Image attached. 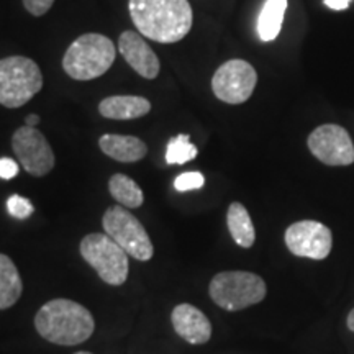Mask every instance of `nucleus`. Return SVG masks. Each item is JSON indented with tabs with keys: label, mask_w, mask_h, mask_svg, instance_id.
I'll use <instances>...</instances> for the list:
<instances>
[{
	"label": "nucleus",
	"mask_w": 354,
	"mask_h": 354,
	"mask_svg": "<svg viewBox=\"0 0 354 354\" xmlns=\"http://www.w3.org/2000/svg\"><path fill=\"white\" fill-rule=\"evenodd\" d=\"M115 55L112 39L100 33H86L71 43L63 57V69L76 81H92L112 68Z\"/></svg>",
	"instance_id": "obj_3"
},
{
	"label": "nucleus",
	"mask_w": 354,
	"mask_h": 354,
	"mask_svg": "<svg viewBox=\"0 0 354 354\" xmlns=\"http://www.w3.org/2000/svg\"><path fill=\"white\" fill-rule=\"evenodd\" d=\"M76 354H92V353H87V351H79V353H76Z\"/></svg>",
	"instance_id": "obj_28"
},
{
	"label": "nucleus",
	"mask_w": 354,
	"mask_h": 354,
	"mask_svg": "<svg viewBox=\"0 0 354 354\" xmlns=\"http://www.w3.org/2000/svg\"><path fill=\"white\" fill-rule=\"evenodd\" d=\"M308 149L326 166H349L354 162V146L343 127L322 125L310 133Z\"/></svg>",
	"instance_id": "obj_11"
},
{
	"label": "nucleus",
	"mask_w": 354,
	"mask_h": 354,
	"mask_svg": "<svg viewBox=\"0 0 354 354\" xmlns=\"http://www.w3.org/2000/svg\"><path fill=\"white\" fill-rule=\"evenodd\" d=\"M198 149L196 145L190 143L189 135H177L167 141L166 162L167 165H185V162L196 159Z\"/></svg>",
	"instance_id": "obj_20"
},
{
	"label": "nucleus",
	"mask_w": 354,
	"mask_h": 354,
	"mask_svg": "<svg viewBox=\"0 0 354 354\" xmlns=\"http://www.w3.org/2000/svg\"><path fill=\"white\" fill-rule=\"evenodd\" d=\"M19 174V165L10 158L0 159V179L10 180Z\"/></svg>",
	"instance_id": "obj_24"
},
{
	"label": "nucleus",
	"mask_w": 354,
	"mask_h": 354,
	"mask_svg": "<svg viewBox=\"0 0 354 354\" xmlns=\"http://www.w3.org/2000/svg\"><path fill=\"white\" fill-rule=\"evenodd\" d=\"M109 190L112 197L125 209H138L143 205V190L125 174H113L109 180Z\"/></svg>",
	"instance_id": "obj_19"
},
{
	"label": "nucleus",
	"mask_w": 354,
	"mask_h": 354,
	"mask_svg": "<svg viewBox=\"0 0 354 354\" xmlns=\"http://www.w3.org/2000/svg\"><path fill=\"white\" fill-rule=\"evenodd\" d=\"M348 328L354 333V308L349 312V315H348Z\"/></svg>",
	"instance_id": "obj_27"
},
{
	"label": "nucleus",
	"mask_w": 354,
	"mask_h": 354,
	"mask_svg": "<svg viewBox=\"0 0 354 354\" xmlns=\"http://www.w3.org/2000/svg\"><path fill=\"white\" fill-rule=\"evenodd\" d=\"M287 250L299 258L326 259L333 248V234L326 225L315 220H302L286 230Z\"/></svg>",
	"instance_id": "obj_9"
},
{
	"label": "nucleus",
	"mask_w": 354,
	"mask_h": 354,
	"mask_svg": "<svg viewBox=\"0 0 354 354\" xmlns=\"http://www.w3.org/2000/svg\"><path fill=\"white\" fill-rule=\"evenodd\" d=\"M7 210L10 216L17 220H26L30 218V216L33 215V203L28 201L26 197H21V196H10L7 201Z\"/></svg>",
	"instance_id": "obj_21"
},
{
	"label": "nucleus",
	"mask_w": 354,
	"mask_h": 354,
	"mask_svg": "<svg viewBox=\"0 0 354 354\" xmlns=\"http://www.w3.org/2000/svg\"><path fill=\"white\" fill-rule=\"evenodd\" d=\"M128 10L141 37L158 43H177L192 28L194 13L187 0H130Z\"/></svg>",
	"instance_id": "obj_1"
},
{
	"label": "nucleus",
	"mask_w": 354,
	"mask_h": 354,
	"mask_svg": "<svg viewBox=\"0 0 354 354\" xmlns=\"http://www.w3.org/2000/svg\"><path fill=\"white\" fill-rule=\"evenodd\" d=\"M203 184H205V177H203L202 172L190 171L184 172V174L177 176L174 180V187L179 192H189V190L202 189Z\"/></svg>",
	"instance_id": "obj_22"
},
{
	"label": "nucleus",
	"mask_w": 354,
	"mask_h": 354,
	"mask_svg": "<svg viewBox=\"0 0 354 354\" xmlns=\"http://www.w3.org/2000/svg\"><path fill=\"white\" fill-rule=\"evenodd\" d=\"M81 254L109 286L125 284L128 277V254L107 233H91L84 236Z\"/></svg>",
	"instance_id": "obj_6"
},
{
	"label": "nucleus",
	"mask_w": 354,
	"mask_h": 354,
	"mask_svg": "<svg viewBox=\"0 0 354 354\" xmlns=\"http://www.w3.org/2000/svg\"><path fill=\"white\" fill-rule=\"evenodd\" d=\"M24 284L19 269L6 254H0V310H7L19 302Z\"/></svg>",
	"instance_id": "obj_17"
},
{
	"label": "nucleus",
	"mask_w": 354,
	"mask_h": 354,
	"mask_svg": "<svg viewBox=\"0 0 354 354\" xmlns=\"http://www.w3.org/2000/svg\"><path fill=\"white\" fill-rule=\"evenodd\" d=\"M53 3H55V0H24L25 8L33 17L44 15L53 7Z\"/></svg>",
	"instance_id": "obj_23"
},
{
	"label": "nucleus",
	"mask_w": 354,
	"mask_h": 354,
	"mask_svg": "<svg viewBox=\"0 0 354 354\" xmlns=\"http://www.w3.org/2000/svg\"><path fill=\"white\" fill-rule=\"evenodd\" d=\"M209 294L218 307L228 312H238L263 302L268 287L254 272L225 271L212 279Z\"/></svg>",
	"instance_id": "obj_5"
},
{
	"label": "nucleus",
	"mask_w": 354,
	"mask_h": 354,
	"mask_svg": "<svg viewBox=\"0 0 354 354\" xmlns=\"http://www.w3.org/2000/svg\"><path fill=\"white\" fill-rule=\"evenodd\" d=\"M227 225L230 234H232V238L238 246L251 248L254 245L256 230L253 220H251V216L243 203L233 202L228 207Z\"/></svg>",
	"instance_id": "obj_16"
},
{
	"label": "nucleus",
	"mask_w": 354,
	"mask_h": 354,
	"mask_svg": "<svg viewBox=\"0 0 354 354\" xmlns=\"http://www.w3.org/2000/svg\"><path fill=\"white\" fill-rule=\"evenodd\" d=\"M35 328L46 342L74 346L91 338L95 322L92 313L81 304L68 299H55L38 310Z\"/></svg>",
	"instance_id": "obj_2"
},
{
	"label": "nucleus",
	"mask_w": 354,
	"mask_h": 354,
	"mask_svg": "<svg viewBox=\"0 0 354 354\" xmlns=\"http://www.w3.org/2000/svg\"><path fill=\"white\" fill-rule=\"evenodd\" d=\"M99 112L110 120H133L151 112V104L141 95H112L100 102Z\"/></svg>",
	"instance_id": "obj_14"
},
{
	"label": "nucleus",
	"mask_w": 354,
	"mask_h": 354,
	"mask_svg": "<svg viewBox=\"0 0 354 354\" xmlns=\"http://www.w3.org/2000/svg\"><path fill=\"white\" fill-rule=\"evenodd\" d=\"M99 146L102 153L118 162H136L141 161L148 153V146L136 136L130 135H115L107 133L100 136Z\"/></svg>",
	"instance_id": "obj_15"
},
{
	"label": "nucleus",
	"mask_w": 354,
	"mask_h": 354,
	"mask_svg": "<svg viewBox=\"0 0 354 354\" xmlns=\"http://www.w3.org/2000/svg\"><path fill=\"white\" fill-rule=\"evenodd\" d=\"M25 123H26V127H37L38 123H39V117L38 115H28V117H26V120H25Z\"/></svg>",
	"instance_id": "obj_26"
},
{
	"label": "nucleus",
	"mask_w": 354,
	"mask_h": 354,
	"mask_svg": "<svg viewBox=\"0 0 354 354\" xmlns=\"http://www.w3.org/2000/svg\"><path fill=\"white\" fill-rule=\"evenodd\" d=\"M12 148L28 174L43 177L55 167V153L37 127L19 128L12 136Z\"/></svg>",
	"instance_id": "obj_10"
},
{
	"label": "nucleus",
	"mask_w": 354,
	"mask_h": 354,
	"mask_svg": "<svg viewBox=\"0 0 354 354\" xmlns=\"http://www.w3.org/2000/svg\"><path fill=\"white\" fill-rule=\"evenodd\" d=\"M118 51L123 56V59L131 66L141 77L145 79H154L158 77L159 69V59L149 44L141 38L140 33L127 30L120 35L118 39Z\"/></svg>",
	"instance_id": "obj_12"
},
{
	"label": "nucleus",
	"mask_w": 354,
	"mask_h": 354,
	"mask_svg": "<svg viewBox=\"0 0 354 354\" xmlns=\"http://www.w3.org/2000/svg\"><path fill=\"white\" fill-rule=\"evenodd\" d=\"M287 10V0H266L258 19V35L263 41H272L279 37Z\"/></svg>",
	"instance_id": "obj_18"
},
{
	"label": "nucleus",
	"mask_w": 354,
	"mask_h": 354,
	"mask_svg": "<svg viewBox=\"0 0 354 354\" xmlns=\"http://www.w3.org/2000/svg\"><path fill=\"white\" fill-rule=\"evenodd\" d=\"M349 3H351V0H325V6L336 12L346 10V8L349 7Z\"/></svg>",
	"instance_id": "obj_25"
},
{
	"label": "nucleus",
	"mask_w": 354,
	"mask_h": 354,
	"mask_svg": "<svg viewBox=\"0 0 354 354\" xmlns=\"http://www.w3.org/2000/svg\"><path fill=\"white\" fill-rule=\"evenodd\" d=\"M171 322L176 333L190 344H203L212 336V323L205 313L190 304H180L172 310Z\"/></svg>",
	"instance_id": "obj_13"
},
{
	"label": "nucleus",
	"mask_w": 354,
	"mask_h": 354,
	"mask_svg": "<svg viewBox=\"0 0 354 354\" xmlns=\"http://www.w3.org/2000/svg\"><path fill=\"white\" fill-rule=\"evenodd\" d=\"M41 88L43 74L33 59L25 56L0 59V104L3 107H24Z\"/></svg>",
	"instance_id": "obj_4"
},
{
	"label": "nucleus",
	"mask_w": 354,
	"mask_h": 354,
	"mask_svg": "<svg viewBox=\"0 0 354 354\" xmlns=\"http://www.w3.org/2000/svg\"><path fill=\"white\" fill-rule=\"evenodd\" d=\"M258 74L248 61L232 59L221 64L212 77V91L225 104L240 105L253 95Z\"/></svg>",
	"instance_id": "obj_8"
},
{
	"label": "nucleus",
	"mask_w": 354,
	"mask_h": 354,
	"mask_svg": "<svg viewBox=\"0 0 354 354\" xmlns=\"http://www.w3.org/2000/svg\"><path fill=\"white\" fill-rule=\"evenodd\" d=\"M105 233L109 234L118 246L127 251L131 258L138 261H149L154 254L153 243L143 225L135 215L130 214L125 207L113 205L104 214Z\"/></svg>",
	"instance_id": "obj_7"
}]
</instances>
